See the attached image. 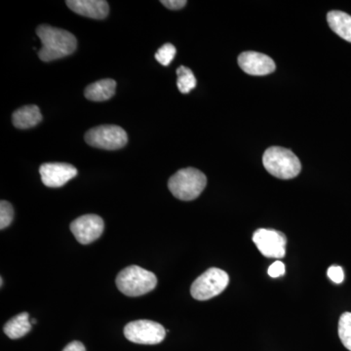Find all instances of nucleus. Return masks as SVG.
<instances>
[{
    "mask_svg": "<svg viewBox=\"0 0 351 351\" xmlns=\"http://www.w3.org/2000/svg\"><path fill=\"white\" fill-rule=\"evenodd\" d=\"M43 120V114L38 106H25L14 112L12 121L18 129H29L38 125Z\"/></svg>",
    "mask_w": 351,
    "mask_h": 351,
    "instance_id": "13",
    "label": "nucleus"
},
{
    "mask_svg": "<svg viewBox=\"0 0 351 351\" xmlns=\"http://www.w3.org/2000/svg\"><path fill=\"white\" fill-rule=\"evenodd\" d=\"M124 336L138 345H157L165 339L166 330L162 325L151 320H137L124 327Z\"/></svg>",
    "mask_w": 351,
    "mask_h": 351,
    "instance_id": "7",
    "label": "nucleus"
},
{
    "mask_svg": "<svg viewBox=\"0 0 351 351\" xmlns=\"http://www.w3.org/2000/svg\"><path fill=\"white\" fill-rule=\"evenodd\" d=\"M177 85L180 92L182 94H188L196 86V78L191 69L186 66H181L177 69Z\"/></svg>",
    "mask_w": 351,
    "mask_h": 351,
    "instance_id": "17",
    "label": "nucleus"
},
{
    "mask_svg": "<svg viewBox=\"0 0 351 351\" xmlns=\"http://www.w3.org/2000/svg\"><path fill=\"white\" fill-rule=\"evenodd\" d=\"M253 242L265 257L272 258L285 257L287 239L278 230L260 228L254 232Z\"/></svg>",
    "mask_w": 351,
    "mask_h": 351,
    "instance_id": "8",
    "label": "nucleus"
},
{
    "mask_svg": "<svg viewBox=\"0 0 351 351\" xmlns=\"http://www.w3.org/2000/svg\"><path fill=\"white\" fill-rule=\"evenodd\" d=\"M239 64L247 75L256 76L270 75L276 69L271 58L254 51H246L239 55Z\"/></svg>",
    "mask_w": 351,
    "mask_h": 351,
    "instance_id": "11",
    "label": "nucleus"
},
{
    "mask_svg": "<svg viewBox=\"0 0 351 351\" xmlns=\"http://www.w3.org/2000/svg\"><path fill=\"white\" fill-rule=\"evenodd\" d=\"M88 145L97 149L117 151L125 147L128 136L123 128L117 125H101L90 129L85 134Z\"/></svg>",
    "mask_w": 351,
    "mask_h": 351,
    "instance_id": "6",
    "label": "nucleus"
},
{
    "mask_svg": "<svg viewBox=\"0 0 351 351\" xmlns=\"http://www.w3.org/2000/svg\"><path fill=\"white\" fill-rule=\"evenodd\" d=\"M328 24L332 32L351 43V16L341 11H331L327 15Z\"/></svg>",
    "mask_w": 351,
    "mask_h": 351,
    "instance_id": "15",
    "label": "nucleus"
},
{
    "mask_svg": "<svg viewBox=\"0 0 351 351\" xmlns=\"http://www.w3.org/2000/svg\"><path fill=\"white\" fill-rule=\"evenodd\" d=\"M327 274L332 282L336 284L343 283V279H345L343 270L341 267H338V265H332V267H329Z\"/></svg>",
    "mask_w": 351,
    "mask_h": 351,
    "instance_id": "21",
    "label": "nucleus"
},
{
    "mask_svg": "<svg viewBox=\"0 0 351 351\" xmlns=\"http://www.w3.org/2000/svg\"><path fill=\"white\" fill-rule=\"evenodd\" d=\"M31 323H32V325L34 324V323H36V319H32L31 320Z\"/></svg>",
    "mask_w": 351,
    "mask_h": 351,
    "instance_id": "25",
    "label": "nucleus"
},
{
    "mask_svg": "<svg viewBox=\"0 0 351 351\" xmlns=\"http://www.w3.org/2000/svg\"><path fill=\"white\" fill-rule=\"evenodd\" d=\"M117 288L128 297H140L152 292L157 285L156 274L138 265H131L119 272L117 277Z\"/></svg>",
    "mask_w": 351,
    "mask_h": 351,
    "instance_id": "4",
    "label": "nucleus"
},
{
    "mask_svg": "<svg viewBox=\"0 0 351 351\" xmlns=\"http://www.w3.org/2000/svg\"><path fill=\"white\" fill-rule=\"evenodd\" d=\"M36 34L41 41L38 56L41 61L52 62L73 54L76 50L77 40L73 34L59 27L48 25H39Z\"/></svg>",
    "mask_w": 351,
    "mask_h": 351,
    "instance_id": "1",
    "label": "nucleus"
},
{
    "mask_svg": "<svg viewBox=\"0 0 351 351\" xmlns=\"http://www.w3.org/2000/svg\"><path fill=\"white\" fill-rule=\"evenodd\" d=\"M207 178L195 168H184L178 171L168 182L172 195L182 201L195 200L206 188Z\"/></svg>",
    "mask_w": 351,
    "mask_h": 351,
    "instance_id": "3",
    "label": "nucleus"
},
{
    "mask_svg": "<svg viewBox=\"0 0 351 351\" xmlns=\"http://www.w3.org/2000/svg\"><path fill=\"white\" fill-rule=\"evenodd\" d=\"M263 163L270 175L278 179L290 180L301 173L302 164L294 152L285 147H271L265 151Z\"/></svg>",
    "mask_w": 351,
    "mask_h": 351,
    "instance_id": "2",
    "label": "nucleus"
},
{
    "mask_svg": "<svg viewBox=\"0 0 351 351\" xmlns=\"http://www.w3.org/2000/svg\"><path fill=\"white\" fill-rule=\"evenodd\" d=\"M161 3L170 10H180L186 6V0H162Z\"/></svg>",
    "mask_w": 351,
    "mask_h": 351,
    "instance_id": "23",
    "label": "nucleus"
},
{
    "mask_svg": "<svg viewBox=\"0 0 351 351\" xmlns=\"http://www.w3.org/2000/svg\"><path fill=\"white\" fill-rule=\"evenodd\" d=\"M105 230L104 219L98 215H83L71 223V230L80 244L87 245L100 239Z\"/></svg>",
    "mask_w": 351,
    "mask_h": 351,
    "instance_id": "9",
    "label": "nucleus"
},
{
    "mask_svg": "<svg viewBox=\"0 0 351 351\" xmlns=\"http://www.w3.org/2000/svg\"><path fill=\"white\" fill-rule=\"evenodd\" d=\"M32 329V323L29 320V314L23 313L18 314L12 319L4 325L3 331L8 338L17 339L23 338Z\"/></svg>",
    "mask_w": 351,
    "mask_h": 351,
    "instance_id": "16",
    "label": "nucleus"
},
{
    "mask_svg": "<svg viewBox=\"0 0 351 351\" xmlns=\"http://www.w3.org/2000/svg\"><path fill=\"white\" fill-rule=\"evenodd\" d=\"M14 218V210L12 205L8 201L2 200L0 202V228H8L12 223Z\"/></svg>",
    "mask_w": 351,
    "mask_h": 351,
    "instance_id": "20",
    "label": "nucleus"
},
{
    "mask_svg": "<svg viewBox=\"0 0 351 351\" xmlns=\"http://www.w3.org/2000/svg\"><path fill=\"white\" fill-rule=\"evenodd\" d=\"M176 54H177V50H176L175 46L171 43H165L162 47L157 50L156 59L159 64L167 66L174 60Z\"/></svg>",
    "mask_w": 351,
    "mask_h": 351,
    "instance_id": "19",
    "label": "nucleus"
},
{
    "mask_svg": "<svg viewBox=\"0 0 351 351\" xmlns=\"http://www.w3.org/2000/svg\"><path fill=\"white\" fill-rule=\"evenodd\" d=\"M286 267L285 265L280 261H276L270 265L269 269V276L272 278H278V277L283 276L285 274Z\"/></svg>",
    "mask_w": 351,
    "mask_h": 351,
    "instance_id": "22",
    "label": "nucleus"
},
{
    "mask_svg": "<svg viewBox=\"0 0 351 351\" xmlns=\"http://www.w3.org/2000/svg\"><path fill=\"white\" fill-rule=\"evenodd\" d=\"M228 282L230 277L226 271L212 267L196 278L191 285V295L197 301H207L223 292Z\"/></svg>",
    "mask_w": 351,
    "mask_h": 351,
    "instance_id": "5",
    "label": "nucleus"
},
{
    "mask_svg": "<svg viewBox=\"0 0 351 351\" xmlns=\"http://www.w3.org/2000/svg\"><path fill=\"white\" fill-rule=\"evenodd\" d=\"M66 5L73 12L95 20L108 17L110 6L104 0H68Z\"/></svg>",
    "mask_w": 351,
    "mask_h": 351,
    "instance_id": "12",
    "label": "nucleus"
},
{
    "mask_svg": "<svg viewBox=\"0 0 351 351\" xmlns=\"http://www.w3.org/2000/svg\"><path fill=\"white\" fill-rule=\"evenodd\" d=\"M39 173L46 186L61 188L77 175V170L68 163H44L39 168Z\"/></svg>",
    "mask_w": 351,
    "mask_h": 351,
    "instance_id": "10",
    "label": "nucleus"
},
{
    "mask_svg": "<svg viewBox=\"0 0 351 351\" xmlns=\"http://www.w3.org/2000/svg\"><path fill=\"white\" fill-rule=\"evenodd\" d=\"M63 351H86L84 345L80 341H75L69 343L66 348H64Z\"/></svg>",
    "mask_w": 351,
    "mask_h": 351,
    "instance_id": "24",
    "label": "nucleus"
},
{
    "mask_svg": "<svg viewBox=\"0 0 351 351\" xmlns=\"http://www.w3.org/2000/svg\"><path fill=\"white\" fill-rule=\"evenodd\" d=\"M0 281H1V287H2V286H3V278H2V277H1V279H0Z\"/></svg>",
    "mask_w": 351,
    "mask_h": 351,
    "instance_id": "26",
    "label": "nucleus"
},
{
    "mask_svg": "<svg viewBox=\"0 0 351 351\" xmlns=\"http://www.w3.org/2000/svg\"><path fill=\"white\" fill-rule=\"evenodd\" d=\"M339 337L346 350L351 351V313H345L339 317Z\"/></svg>",
    "mask_w": 351,
    "mask_h": 351,
    "instance_id": "18",
    "label": "nucleus"
},
{
    "mask_svg": "<svg viewBox=\"0 0 351 351\" xmlns=\"http://www.w3.org/2000/svg\"><path fill=\"white\" fill-rule=\"evenodd\" d=\"M117 82L113 80H101L90 84L85 89L84 95L88 100L104 101L110 100L115 94Z\"/></svg>",
    "mask_w": 351,
    "mask_h": 351,
    "instance_id": "14",
    "label": "nucleus"
}]
</instances>
